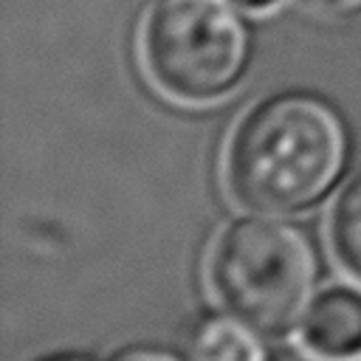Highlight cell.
Masks as SVG:
<instances>
[{
  "mask_svg": "<svg viewBox=\"0 0 361 361\" xmlns=\"http://www.w3.org/2000/svg\"><path fill=\"white\" fill-rule=\"evenodd\" d=\"M302 341L324 361L361 358V293L347 288L319 293L302 319Z\"/></svg>",
  "mask_w": 361,
  "mask_h": 361,
  "instance_id": "4",
  "label": "cell"
},
{
  "mask_svg": "<svg viewBox=\"0 0 361 361\" xmlns=\"http://www.w3.org/2000/svg\"><path fill=\"white\" fill-rule=\"evenodd\" d=\"M259 333L237 313L206 316L189 336L186 361H268Z\"/></svg>",
  "mask_w": 361,
  "mask_h": 361,
  "instance_id": "5",
  "label": "cell"
},
{
  "mask_svg": "<svg viewBox=\"0 0 361 361\" xmlns=\"http://www.w3.org/2000/svg\"><path fill=\"white\" fill-rule=\"evenodd\" d=\"M333 248L341 265L361 279V178H355L338 197L333 209Z\"/></svg>",
  "mask_w": 361,
  "mask_h": 361,
  "instance_id": "6",
  "label": "cell"
},
{
  "mask_svg": "<svg viewBox=\"0 0 361 361\" xmlns=\"http://www.w3.org/2000/svg\"><path fill=\"white\" fill-rule=\"evenodd\" d=\"M350 149V127L336 104L313 93H282L240 121L228 147V189L257 212H305L341 180Z\"/></svg>",
  "mask_w": 361,
  "mask_h": 361,
  "instance_id": "1",
  "label": "cell"
},
{
  "mask_svg": "<svg viewBox=\"0 0 361 361\" xmlns=\"http://www.w3.org/2000/svg\"><path fill=\"white\" fill-rule=\"evenodd\" d=\"M42 361H90L85 355H56V358H42Z\"/></svg>",
  "mask_w": 361,
  "mask_h": 361,
  "instance_id": "10",
  "label": "cell"
},
{
  "mask_svg": "<svg viewBox=\"0 0 361 361\" xmlns=\"http://www.w3.org/2000/svg\"><path fill=\"white\" fill-rule=\"evenodd\" d=\"M113 361H186V358H180L164 347H130V350L118 353Z\"/></svg>",
  "mask_w": 361,
  "mask_h": 361,
  "instance_id": "7",
  "label": "cell"
},
{
  "mask_svg": "<svg viewBox=\"0 0 361 361\" xmlns=\"http://www.w3.org/2000/svg\"><path fill=\"white\" fill-rule=\"evenodd\" d=\"M310 8L330 17H353L361 14V0H305Z\"/></svg>",
  "mask_w": 361,
  "mask_h": 361,
  "instance_id": "8",
  "label": "cell"
},
{
  "mask_svg": "<svg viewBox=\"0 0 361 361\" xmlns=\"http://www.w3.org/2000/svg\"><path fill=\"white\" fill-rule=\"evenodd\" d=\"M240 6H245V8H265V6H271V3H276V0H237Z\"/></svg>",
  "mask_w": 361,
  "mask_h": 361,
  "instance_id": "9",
  "label": "cell"
},
{
  "mask_svg": "<svg viewBox=\"0 0 361 361\" xmlns=\"http://www.w3.org/2000/svg\"><path fill=\"white\" fill-rule=\"evenodd\" d=\"M251 25L237 0H155L144 23L152 82L180 102H214L251 62Z\"/></svg>",
  "mask_w": 361,
  "mask_h": 361,
  "instance_id": "3",
  "label": "cell"
},
{
  "mask_svg": "<svg viewBox=\"0 0 361 361\" xmlns=\"http://www.w3.org/2000/svg\"><path fill=\"white\" fill-rule=\"evenodd\" d=\"M322 257L310 234L282 217L231 223L212 254V282L231 313L262 333H288L316 299Z\"/></svg>",
  "mask_w": 361,
  "mask_h": 361,
  "instance_id": "2",
  "label": "cell"
}]
</instances>
